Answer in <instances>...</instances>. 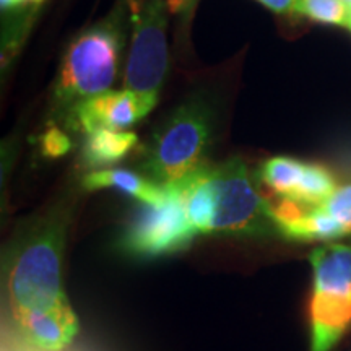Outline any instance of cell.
<instances>
[{"label": "cell", "mask_w": 351, "mask_h": 351, "mask_svg": "<svg viewBox=\"0 0 351 351\" xmlns=\"http://www.w3.org/2000/svg\"><path fill=\"white\" fill-rule=\"evenodd\" d=\"M309 262L311 351H332L351 326V244L320 245L311 252Z\"/></svg>", "instance_id": "obj_5"}, {"label": "cell", "mask_w": 351, "mask_h": 351, "mask_svg": "<svg viewBox=\"0 0 351 351\" xmlns=\"http://www.w3.org/2000/svg\"><path fill=\"white\" fill-rule=\"evenodd\" d=\"M258 179L278 199L296 202L304 207L322 204L339 187L326 166L304 163L289 156L267 160L258 171Z\"/></svg>", "instance_id": "obj_8"}, {"label": "cell", "mask_w": 351, "mask_h": 351, "mask_svg": "<svg viewBox=\"0 0 351 351\" xmlns=\"http://www.w3.org/2000/svg\"><path fill=\"white\" fill-rule=\"evenodd\" d=\"M315 207H319L328 217L335 219L343 228L346 238L351 236V184L343 187H337V191L327 200L315 205Z\"/></svg>", "instance_id": "obj_14"}, {"label": "cell", "mask_w": 351, "mask_h": 351, "mask_svg": "<svg viewBox=\"0 0 351 351\" xmlns=\"http://www.w3.org/2000/svg\"><path fill=\"white\" fill-rule=\"evenodd\" d=\"M168 0H143L134 15L135 32L125 67V88L158 101L168 75Z\"/></svg>", "instance_id": "obj_6"}, {"label": "cell", "mask_w": 351, "mask_h": 351, "mask_svg": "<svg viewBox=\"0 0 351 351\" xmlns=\"http://www.w3.org/2000/svg\"><path fill=\"white\" fill-rule=\"evenodd\" d=\"M122 43L121 23L112 16L78 34L60 65L57 106L70 114L83 101L109 91L119 72Z\"/></svg>", "instance_id": "obj_2"}, {"label": "cell", "mask_w": 351, "mask_h": 351, "mask_svg": "<svg viewBox=\"0 0 351 351\" xmlns=\"http://www.w3.org/2000/svg\"><path fill=\"white\" fill-rule=\"evenodd\" d=\"M191 2H194V0H168L169 10H181V8H187Z\"/></svg>", "instance_id": "obj_17"}, {"label": "cell", "mask_w": 351, "mask_h": 351, "mask_svg": "<svg viewBox=\"0 0 351 351\" xmlns=\"http://www.w3.org/2000/svg\"><path fill=\"white\" fill-rule=\"evenodd\" d=\"M262 5L270 8L271 12L280 13V15H287V13L295 12L298 0H257Z\"/></svg>", "instance_id": "obj_16"}, {"label": "cell", "mask_w": 351, "mask_h": 351, "mask_svg": "<svg viewBox=\"0 0 351 351\" xmlns=\"http://www.w3.org/2000/svg\"><path fill=\"white\" fill-rule=\"evenodd\" d=\"M41 148L43 153L49 158L64 156L65 153L70 152L72 148V140L69 135L57 127H51L43 134L41 137Z\"/></svg>", "instance_id": "obj_15"}, {"label": "cell", "mask_w": 351, "mask_h": 351, "mask_svg": "<svg viewBox=\"0 0 351 351\" xmlns=\"http://www.w3.org/2000/svg\"><path fill=\"white\" fill-rule=\"evenodd\" d=\"M346 28H348L350 32H351V10H350V13H348V25H346Z\"/></svg>", "instance_id": "obj_21"}, {"label": "cell", "mask_w": 351, "mask_h": 351, "mask_svg": "<svg viewBox=\"0 0 351 351\" xmlns=\"http://www.w3.org/2000/svg\"><path fill=\"white\" fill-rule=\"evenodd\" d=\"M38 351H39V350H38Z\"/></svg>", "instance_id": "obj_22"}, {"label": "cell", "mask_w": 351, "mask_h": 351, "mask_svg": "<svg viewBox=\"0 0 351 351\" xmlns=\"http://www.w3.org/2000/svg\"><path fill=\"white\" fill-rule=\"evenodd\" d=\"M158 101L148 99L132 90H109L83 101L70 112L72 124L90 134L96 129L125 130L148 116Z\"/></svg>", "instance_id": "obj_9"}, {"label": "cell", "mask_w": 351, "mask_h": 351, "mask_svg": "<svg viewBox=\"0 0 351 351\" xmlns=\"http://www.w3.org/2000/svg\"><path fill=\"white\" fill-rule=\"evenodd\" d=\"M44 0H15L16 7L23 5V3H33V5H38V3H43Z\"/></svg>", "instance_id": "obj_19"}, {"label": "cell", "mask_w": 351, "mask_h": 351, "mask_svg": "<svg viewBox=\"0 0 351 351\" xmlns=\"http://www.w3.org/2000/svg\"><path fill=\"white\" fill-rule=\"evenodd\" d=\"M127 2H129V5H130V8H132V13H137L138 12V8L142 7V3H143V0H127Z\"/></svg>", "instance_id": "obj_18"}, {"label": "cell", "mask_w": 351, "mask_h": 351, "mask_svg": "<svg viewBox=\"0 0 351 351\" xmlns=\"http://www.w3.org/2000/svg\"><path fill=\"white\" fill-rule=\"evenodd\" d=\"M83 187L86 191L98 189H116L134 197L143 205H161L166 200V189L158 186L152 179L143 178L129 169H101L91 171L83 178Z\"/></svg>", "instance_id": "obj_11"}, {"label": "cell", "mask_w": 351, "mask_h": 351, "mask_svg": "<svg viewBox=\"0 0 351 351\" xmlns=\"http://www.w3.org/2000/svg\"><path fill=\"white\" fill-rule=\"evenodd\" d=\"M23 339L39 351H59L75 339L80 324L72 306H60L15 320Z\"/></svg>", "instance_id": "obj_10"}, {"label": "cell", "mask_w": 351, "mask_h": 351, "mask_svg": "<svg viewBox=\"0 0 351 351\" xmlns=\"http://www.w3.org/2000/svg\"><path fill=\"white\" fill-rule=\"evenodd\" d=\"M295 13L324 25H348V7L341 0H298Z\"/></svg>", "instance_id": "obj_13"}, {"label": "cell", "mask_w": 351, "mask_h": 351, "mask_svg": "<svg viewBox=\"0 0 351 351\" xmlns=\"http://www.w3.org/2000/svg\"><path fill=\"white\" fill-rule=\"evenodd\" d=\"M212 140V112L204 101H187L158 127L147 153L143 171L166 187L204 166Z\"/></svg>", "instance_id": "obj_4"}, {"label": "cell", "mask_w": 351, "mask_h": 351, "mask_svg": "<svg viewBox=\"0 0 351 351\" xmlns=\"http://www.w3.org/2000/svg\"><path fill=\"white\" fill-rule=\"evenodd\" d=\"M161 205H143L124 234V247L140 257H160L191 245L197 232L189 223L178 184L166 186Z\"/></svg>", "instance_id": "obj_7"}, {"label": "cell", "mask_w": 351, "mask_h": 351, "mask_svg": "<svg viewBox=\"0 0 351 351\" xmlns=\"http://www.w3.org/2000/svg\"><path fill=\"white\" fill-rule=\"evenodd\" d=\"M137 142L138 138L134 132L96 129L86 134L82 152L83 161L91 169L117 163L127 156Z\"/></svg>", "instance_id": "obj_12"}, {"label": "cell", "mask_w": 351, "mask_h": 351, "mask_svg": "<svg viewBox=\"0 0 351 351\" xmlns=\"http://www.w3.org/2000/svg\"><path fill=\"white\" fill-rule=\"evenodd\" d=\"M176 184L197 236L275 231L269 199L256 191L247 166L239 158L215 166L204 165Z\"/></svg>", "instance_id": "obj_1"}, {"label": "cell", "mask_w": 351, "mask_h": 351, "mask_svg": "<svg viewBox=\"0 0 351 351\" xmlns=\"http://www.w3.org/2000/svg\"><path fill=\"white\" fill-rule=\"evenodd\" d=\"M341 2H343L345 5L348 7V10H351V0H341Z\"/></svg>", "instance_id": "obj_20"}, {"label": "cell", "mask_w": 351, "mask_h": 351, "mask_svg": "<svg viewBox=\"0 0 351 351\" xmlns=\"http://www.w3.org/2000/svg\"><path fill=\"white\" fill-rule=\"evenodd\" d=\"M62 244L64 228L54 223L34 234L12 261L7 293L15 320L70 304L60 275Z\"/></svg>", "instance_id": "obj_3"}]
</instances>
